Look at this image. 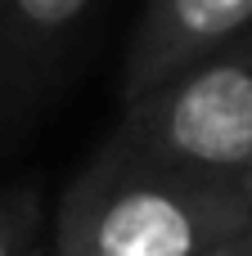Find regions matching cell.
Instances as JSON below:
<instances>
[{
    "mask_svg": "<svg viewBox=\"0 0 252 256\" xmlns=\"http://www.w3.org/2000/svg\"><path fill=\"white\" fill-rule=\"evenodd\" d=\"M252 230L239 180L162 162L117 130L63 189L54 256H198Z\"/></svg>",
    "mask_w": 252,
    "mask_h": 256,
    "instance_id": "obj_1",
    "label": "cell"
},
{
    "mask_svg": "<svg viewBox=\"0 0 252 256\" xmlns=\"http://www.w3.org/2000/svg\"><path fill=\"white\" fill-rule=\"evenodd\" d=\"M117 135L162 162L243 180L252 171V36L126 99Z\"/></svg>",
    "mask_w": 252,
    "mask_h": 256,
    "instance_id": "obj_2",
    "label": "cell"
},
{
    "mask_svg": "<svg viewBox=\"0 0 252 256\" xmlns=\"http://www.w3.org/2000/svg\"><path fill=\"white\" fill-rule=\"evenodd\" d=\"M252 27V0H144L122 63V104L167 81L185 63L239 40Z\"/></svg>",
    "mask_w": 252,
    "mask_h": 256,
    "instance_id": "obj_3",
    "label": "cell"
},
{
    "mask_svg": "<svg viewBox=\"0 0 252 256\" xmlns=\"http://www.w3.org/2000/svg\"><path fill=\"white\" fill-rule=\"evenodd\" d=\"M95 0H0V81L32 86L86 27Z\"/></svg>",
    "mask_w": 252,
    "mask_h": 256,
    "instance_id": "obj_4",
    "label": "cell"
},
{
    "mask_svg": "<svg viewBox=\"0 0 252 256\" xmlns=\"http://www.w3.org/2000/svg\"><path fill=\"white\" fill-rule=\"evenodd\" d=\"M41 189L14 184L0 194V256H41Z\"/></svg>",
    "mask_w": 252,
    "mask_h": 256,
    "instance_id": "obj_5",
    "label": "cell"
},
{
    "mask_svg": "<svg viewBox=\"0 0 252 256\" xmlns=\"http://www.w3.org/2000/svg\"><path fill=\"white\" fill-rule=\"evenodd\" d=\"M198 256H252V230H243V234H234V238H225V243H216Z\"/></svg>",
    "mask_w": 252,
    "mask_h": 256,
    "instance_id": "obj_6",
    "label": "cell"
},
{
    "mask_svg": "<svg viewBox=\"0 0 252 256\" xmlns=\"http://www.w3.org/2000/svg\"><path fill=\"white\" fill-rule=\"evenodd\" d=\"M239 184H243V194H248V207H252V171L243 176V180H239Z\"/></svg>",
    "mask_w": 252,
    "mask_h": 256,
    "instance_id": "obj_7",
    "label": "cell"
},
{
    "mask_svg": "<svg viewBox=\"0 0 252 256\" xmlns=\"http://www.w3.org/2000/svg\"><path fill=\"white\" fill-rule=\"evenodd\" d=\"M41 256H54V252H41Z\"/></svg>",
    "mask_w": 252,
    "mask_h": 256,
    "instance_id": "obj_8",
    "label": "cell"
}]
</instances>
